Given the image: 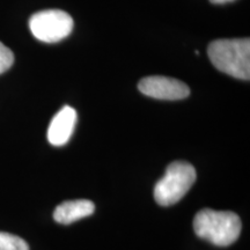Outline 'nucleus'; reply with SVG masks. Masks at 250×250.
Instances as JSON below:
<instances>
[{
	"label": "nucleus",
	"instance_id": "1",
	"mask_svg": "<svg viewBox=\"0 0 250 250\" xmlns=\"http://www.w3.org/2000/svg\"><path fill=\"white\" fill-rule=\"evenodd\" d=\"M242 224L239 215L230 211H199L193 219L196 235L218 247L230 246L239 239Z\"/></svg>",
	"mask_w": 250,
	"mask_h": 250
},
{
	"label": "nucleus",
	"instance_id": "2",
	"mask_svg": "<svg viewBox=\"0 0 250 250\" xmlns=\"http://www.w3.org/2000/svg\"><path fill=\"white\" fill-rule=\"evenodd\" d=\"M208 54L219 71L237 79H250L249 39L214 41L208 45Z\"/></svg>",
	"mask_w": 250,
	"mask_h": 250
},
{
	"label": "nucleus",
	"instance_id": "3",
	"mask_svg": "<svg viewBox=\"0 0 250 250\" xmlns=\"http://www.w3.org/2000/svg\"><path fill=\"white\" fill-rule=\"evenodd\" d=\"M196 177L195 168L189 162H171L166 169L164 176L155 184V202L161 206L176 204L191 189Z\"/></svg>",
	"mask_w": 250,
	"mask_h": 250
},
{
	"label": "nucleus",
	"instance_id": "4",
	"mask_svg": "<svg viewBox=\"0 0 250 250\" xmlns=\"http://www.w3.org/2000/svg\"><path fill=\"white\" fill-rule=\"evenodd\" d=\"M29 29L41 42L57 43L72 33L73 19L61 9H45L30 18Z\"/></svg>",
	"mask_w": 250,
	"mask_h": 250
},
{
	"label": "nucleus",
	"instance_id": "5",
	"mask_svg": "<svg viewBox=\"0 0 250 250\" xmlns=\"http://www.w3.org/2000/svg\"><path fill=\"white\" fill-rule=\"evenodd\" d=\"M138 89L149 98L168 101L183 100L190 95V88L183 81L161 76L144 78L139 81Z\"/></svg>",
	"mask_w": 250,
	"mask_h": 250
},
{
	"label": "nucleus",
	"instance_id": "6",
	"mask_svg": "<svg viewBox=\"0 0 250 250\" xmlns=\"http://www.w3.org/2000/svg\"><path fill=\"white\" fill-rule=\"evenodd\" d=\"M77 111L70 105L62 108L55 117L48 129V140L54 146H64L70 140L77 124Z\"/></svg>",
	"mask_w": 250,
	"mask_h": 250
},
{
	"label": "nucleus",
	"instance_id": "7",
	"mask_svg": "<svg viewBox=\"0 0 250 250\" xmlns=\"http://www.w3.org/2000/svg\"><path fill=\"white\" fill-rule=\"evenodd\" d=\"M95 211V205L87 199L67 201L59 204L55 208L54 219L58 224L68 225L80 219L89 217Z\"/></svg>",
	"mask_w": 250,
	"mask_h": 250
},
{
	"label": "nucleus",
	"instance_id": "8",
	"mask_svg": "<svg viewBox=\"0 0 250 250\" xmlns=\"http://www.w3.org/2000/svg\"><path fill=\"white\" fill-rule=\"evenodd\" d=\"M0 250H29V246L21 237L0 232Z\"/></svg>",
	"mask_w": 250,
	"mask_h": 250
},
{
	"label": "nucleus",
	"instance_id": "9",
	"mask_svg": "<svg viewBox=\"0 0 250 250\" xmlns=\"http://www.w3.org/2000/svg\"><path fill=\"white\" fill-rule=\"evenodd\" d=\"M14 62V54L11 49L0 42V74L5 73Z\"/></svg>",
	"mask_w": 250,
	"mask_h": 250
},
{
	"label": "nucleus",
	"instance_id": "10",
	"mask_svg": "<svg viewBox=\"0 0 250 250\" xmlns=\"http://www.w3.org/2000/svg\"><path fill=\"white\" fill-rule=\"evenodd\" d=\"M212 4H215V5H224V4H227V2H232V1H235V0H210Z\"/></svg>",
	"mask_w": 250,
	"mask_h": 250
}]
</instances>
